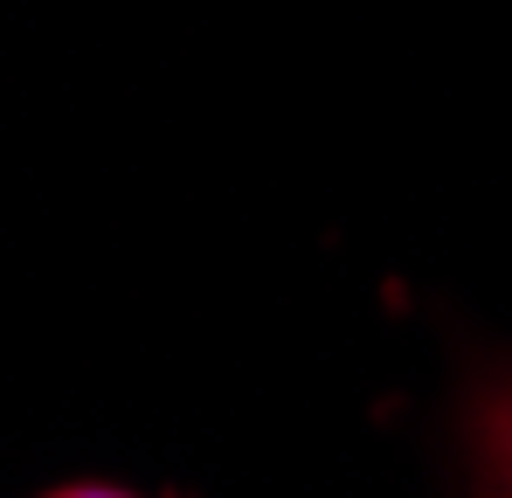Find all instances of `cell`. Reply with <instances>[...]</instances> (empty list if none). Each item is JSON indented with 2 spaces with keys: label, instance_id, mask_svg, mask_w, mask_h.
Listing matches in <instances>:
<instances>
[{
  "label": "cell",
  "instance_id": "1",
  "mask_svg": "<svg viewBox=\"0 0 512 498\" xmlns=\"http://www.w3.org/2000/svg\"><path fill=\"white\" fill-rule=\"evenodd\" d=\"M471 498H512V367H485L457 409Z\"/></svg>",
  "mask_w": 512,
  "mask_h": 498
},
{
  "label": "cell",
  "instance_id": "2",
  "mask_svg": "<svg viewBox=\"0 0 512 498\" xmlns=\"http://www.w3.org/2000/svg\"><path fill=\"white\" fill-rule=\"evenodd\" d=\"M49 498H139V492H118V485H63V492Z\"/></svg>",
  "mask_w": 512,
  "mask_h": 498
}]
</instances>
